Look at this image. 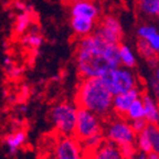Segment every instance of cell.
Instances as JSON below:
<instances>
[{
	"label": "cell",
	"instance_id": "18",
	"mask_svg": "<svg viewBox=\"0 0 159 159\" xmlns=\"http://www.w3.org/2000/svg\"><path fill=\"white\" fill-rule=\"evenodd\" d=\"M138 11L147 18H157L159 11V0H137Z\"/></svg>",
	"mask_w": 159,
	"mask_h": 159
},
{
	"label": "cell",
	"instance_id": "14",
	"mask_svg": "<svg viewBox=\"0 0 159 159\" xmlns=\"http://www.w3.org/2000/svg\"><path fill=\"white\" fill-rule=\"evenodd\" d=\"M142 98L145 109L144 118L146 122L152 125H159V105L157 99L148 93H143Z\"/></svg>",
	"mask_w": 159,
	"mask_h": 159
},
{
	"label": "cell",
	"instance_id": "16",
	"mask_svg": "<svg viewBox=\"0 0 159 159\" xmlns=\"http://www.w3.org/2000/svg\"><path fill=\"white\" fill-rule=\"evenodd\" d=\"M137 51H138L139 55H140L143 59L146 60L147 63H148L152 69L156 67L157 65L159 64V55L155 52L152 48L149 47L146 41H144V40H142V39H138V41H137Z\"/></svg>",
	"mask_w": 159,
	"mask_h": 159
},
{
	"label": "cell",
	"instance_id": "32",
	"mask_svg": "<svg viewBox=\"0 0 159 159\" xmlns=\"http://www.w3.org/2000/svg\"><path fill=\"white\" fill-rule=\"evenodd\" d=\"M120 159H127V158H124V157H122V158H120Z\"/></svg>",
	"mask_w": 159,
	"mask_h": 159
},
{
	"label": "cell",
	"instance_id": "19",
	"mask_svg": "<svg viewBox=\"0 0 159 159\" xmlns=\"http://www.w3.org/2000/svg\"><path fill=\"white\" fill-rule=\"evenodd\" d=\"M31 15H32V12L29 10V8L27 10H25V11H21L18 15L15 23V31L17 34H23V33H25L28 31L30 25L32 22Z\"/></svg>",
	"mask_w": 159,
	"mask_h": 159
},
{
	"label": "cell",
	"instance_id": "23",
	"mask_svg": "<svg viewBox=\"0 0 159 159\" xmlns=\"http://www.w3.org/2000/svg\"><path fill=\"white\" fill-rule=\"evenodd\" d=\"M104 142H105L104 134H98V135H94V136L83 140L82 144H83L84 149L86 150V152H93V150H95V149L98 148Z\"/></svg>",
	"mask_w": 159,
	"mask_h": 159
},
{
	"label": "cell",
	"instance_id": "5",
	"mask_svg": "<svg viewBox=\"0 0 159 159\" xmlns=\"http://www.w3.org/2000/svg\"><path fill=\"white\" fill-rule=\"evenodd\" d=\"M102 80L113 95L127 92L129 89L138 86V80L133 70L122 65L104 74Z\"/></svg>",
	"mask_w": 159,
	"mask_h": 159
},
{
	"label": "cell",
	"instance_id": "25",
	"mask_svg": "<svg viewBox=\"0 0 159 159\" xmlns=\"http://www.w3.org/2000/svg\"><path fill=\"white\" fill-rule=\"evenodd\" d=\"M149 87L156 99H159V64L154 67L152 74L149 79Z\"/></svg>",
	"mask_w": 159,
	"mask_h": 159
},
{
	"label": "cell",
	"instance_id": "6",
	"mask_svg": "<svg viewBox=\"0 0 159 159\" xmlns=\"http://www.w3.org/2000/svg\"><path fill=\"white\" fill-rule=\"evenodd\" d=\"M103 132H104V124L103 119L98 115L89 109L79 108L74 132V136L77 139L83 142L94 135L103 134Z\"/></svg>",
	"mask_w": 159,
	"mask_h": 159
},
{
	"label": "cell",
	"instance_id": "3",
	"mask_svg": "<svg viewBox=\"0 0 159 159\" xmlns=\"http://www.w3.org/2000/svg\"><path fill=\"white\" fill-rule=\"evenodd\" d=\"M79 107L72 102H61L51 109L50 117L57 135H74Z\"/></svg>",
	"mask_w": 159,
	"mask_h": 159
},
{
	"label": "cell",
	"instance_id": "31",
	"mask_svg": "<svg viewBox=\"0 0 159 159\" xmlns=\"http://www.w3.org/2000/svg\"><path fill=\"white\" fill-rule=\"evenodd\" d=\"M157 18H159V11H158V15H157Z\"/></svg>",
	"mask_w": 159,
	"mask_h": 159
},
{
	"label": "cell",
	"instance_id": "15",
	"mask_svg": "<svg viewBox=\"0 0 159 159\" xmlns=\"http://www.w3.org/2000/svg\"><path fill=\"white\" fill-rule=\"evenodd\" d=\"M27 142V135L25 132H15L7 135L3 138V146L6 147L9 155H16L20 149L25 146Z\"/></svg>",
	"mask_w": 159,
	"mask_h": 159
},
{
	"label": "cell",
	"instance_id": "17",
	"mask_svg": "<svg viewBox=\"0 0 159 159\" xmlns=\"http://www.w3.org/2000/svg\"><path fill=\"white\" fill-rule=\"evenodd\" d=\"M119 60H120V65L127 69H134L137 64V59L133 50L124 43H119Z\"/></svg>",
	"mask_w": 159,
	"mask_h": 159
},
{
	"label": "cell",
	"instance_id": "2",
	"mask_svg": "<svg viewBox=\"0 0 159 159\" xmlns=\"http://www.w3.org/2000/svg\"><path fill=\"white\" fill-rule=\"evenodd\" d=\"M113 96L102 77L82 79L75 93L74 103L79 108L89 109L102 119H108L113 114Z\"/></svg>",
	"mask_w": 159,
	"mask_h": 159
},
{
	"label": "cell",
	"instance_id": "30",
	"mask_svg": "<svg viewBox=\"0 0 159 159\" xmlns=\"http://www.w3.org/2000/svg\"><path fill=\"white\" fill-rule=\"evenodd\" d=\"M64 1H65V2H70V3H71L72 1H74V0H64Z\"/></svg>",
	"mask_w": 159,
	"mask_h": 159
},
{
	"label": "cell",
	"instance_id": "4",
	"mask_svg": "<svg viewBox=\"0 0 159 159\" xmlns=\"http://www.w3.org/2000/svg\"><path fill=\"white\" fill-rule=\"evenodd\" d=\"M105 140L122 148L128 145H135L137 134L134 132L130 122L125 117H109L104 125Z\"/></svg>",
	"mask_w": 159,
	"mask_h": 159
},
{
	"label": "cell",
	"instance_id": "11",
	"mask_svg": "<svg viewBox=\"0 0 159 159\" xmlns=\"http://www.w3.org/2000/svg\"><path fill=\"white\" fill-rule=\"evenodd\" d=\"M137 37L148 43V45L159 55V31L152 23H142L137 28Z\"/></svg>",
	"mask_w": 159,
	"mask_h": 159
},
{
	"label": "cell",
	"instance_id": "22",
	"mask_svg": "<svg viewBox=\"0 0 159 159\" xmlns=\"http://www.w3.org/2000/svg\"><path fill=\"white\" fill-rule=\"evenodd\" d=\"M135 145H136L137 150L144 152H146V154H148V152H150L152 150V143H150V139H149L146 130L137 134L136 143H135Z\"/></svg>",
	"mask_w": 159,
	"mask_h": 159
},
{
	"label": "cell",
	"instance_id": "28",
	"mask_svg": "<svg viewBox=\"0 0 159 159\" xmlns=\"http://www.w3.org/2000/svg\"><path fill=\"white\" fill-rule=\"evenodd\" d=\"M133 159H147V154L144 152H140V150H137V152L133 157Z\"/></svg>",
	"mask_w": 159,
	"mask_h": 159
},
{
	"label": "cell",
	"instance_id": "13",
	"mask_svg": "<svg viewBox=\"0 0 159 159\" xmlns=\"http://www.w3.org/2000/svg\"><path fill=\"white\" fill-rule=\"evenodd\" d=\"M96 21L83 17H71V29L75 35L80 38L86 37L96 29Z\"/></svg>",
	"mask_w": 159,
	"mask_h": 159
},
{
	"label": "cell",
	"instance_id": "21",
	"mask_svg": "<svg viewBox=\"0 0 159 159\" xmlns=\"http://www.w3.org/2000/svg\"><path fill=\"white\" fill-rule=\"evenodd\" d=\"M22 42L31 49H39L43 43V37L38 30H31L23 35Z\"/></svg>",
	"mask_w": 159,
	"mask_h": 159
},
{
	"label": "cell",
	"instance_id": "7",
	"mask_svg": "<svg viewBox=\"0 0 159 159\" xmlns=\"http://www.w3.org/2000/svg\"><path fill=\"white\" fill-rule=\"evenodd\" d=\"M82 142L74 135H57L53 145V159H86Z\"/></svg>",
	"mask_w": 159,
	"mask_h": 159
},
{
	"label": "cell",
	"instance_id": "12",
	"mask_svg": "<svg viewBox=\"0 0 159 159\" xmlns=\"http://www.w3.org/2000/svg\"><path fill=\"white\" fill-rule=\"evenodd\" d=\"M122 157L120 149L107 140H105L97 149L87 152L86 155V159H120Z\"/></svg>",
	"mask_w": 159,
	"mask_h": 159
},
{
	"label": "cell",
	"instance_id": "8",
	"mask_svg": "<svg viewBox=\"0 0 159 159\" xmlns=\"http://www.w3.org/2000/svg\"><path fill=\"white\" fill-rule=\"evenodd\" d=\"M95 31L102 35L107 42L113 43V44L122 43L124 31H123L122 25L119 22V20L115 16H104L102 19L99 20V22L97 23Z\"/></svg>",
	"mask_w": 159,
	"mask_h": 159
},
{
	"label": "cell",
	"instance_id": "24",
	"mask_svg": "<svg viewBox=\"0 0 159 159\" xmlns=\"http://www.w3.org/2000/svg\"><path fill=\"white\" fill-rule=\"evenodd\" d=\"M146 133L152 143V150L159 154V125L148 124L146 127Z\"/></svg>",
	"mask_w": 159,
	"mask_h": 159
},
{
	"label": "cell",
	"instance_id": "10",
	"mask_svg": "<svg viewBox=\"0 0 159 159\" xmlns=\"http://www.w3.org/2000/svg\"><path fill=\"white\" fill-rule=\"evenodd\" d=\"M70 15L71 17H83L97 21L101 9L92 0H74L70 5Z\"/></svg>",
	"mask_w": 159,
	"mask_h": 159
},
{
	"label": "cell",
	"instance_id": "1",
	"mask_svg": "<svg viewBox=\"0 0 159 159\" xmlns=\"http://www.w3.org/2000/svg\"><path fill=\"white\" fill-rule=\"evenodd\" d=\"M119 44L107 42L94 31L89 35L80 38L75 48V63L81 79L102 77L120 65Z\"/></svg>",
	"mask_w": 159,
	"mask_h": 159
},
{
	"label": "cell",
	"instance_id": "29",
	"mask_svg": "<svg viewBox=\"0 0 159 159\" xmlns=\"http://www.w3.org/2000/svg\"><path fill=\"white\" fill-rule=\"evenodd\" d=\"M147 159H159V154L154 150H152L150 152L147 154Z\"/></svg>",
	"mask_w": 159,
	"mask_h": 159
},
{
	"label": "cell",
	"instance_id": "9",
	"mask_svg": "<svg viewBox=\"0 0 159 159\" xmlns=\"http://www.w3.org/2000/svg\"><path fill=\"white\" fill-rule=\"evenodd\" d=\"M143 93L144 92L139 89V86H137L129 89L127 92L114 95L112 104L113 115L118 117H125L127 111L130 107V105L133 104V102L139 98V97H142Z\"/></svg>",
	"mask_w": 159,
	"mask_h": 159
},
{
	"label": "cell",
	"instance_id": "20",
	"mask_svg": "<svg viewBox=\"0 0 159 159\" xmlns=\"http://www.w3.org/2000/svg\"><path fill=\"white\" fill-rule=\"evenodd\" d=\"M144 115H145L144 102H143L142 97H139L136 101H134L133 104L130 105L126 115H125V118L128 119L129 122H132V120H135V119L144 118Z\"/></svg>",
	"mask_w": 159,
	"mask_h": 159
},
{
	"label": "cell",
	"instance_id": "27",
	"mask_svg": "<svg viewBox=\"0 0 159 159\" xmlns=\"http://www.w3.org/2000/svg\"><path fill=\"white\" fill-rule=\"evenodd\" d=\"M16 8H17L19 11H25V10L28 9V6L25 5V2H22V1H17V2H16Z\"/></svg>",
	"mask_w": 159,
	"mask_h": 159
},
{
	"label": "cell",
	"instance_id": "26",
	"mask_svg": "<svg viewBox=\"0 0 159 159\" xmlns=\"http://www.w3.org/2000/svg\"><path fill=\"white\" fill-rule=\"evenodd\" d=\"M130 125H132L134 132L136 133V134H139V133L144 132L145 129H146L148 123L146 122V119L145 118H139V119L132 120V122H130Z\"/></svg>",
	"mask_w": 159,
	"mask_h": 159
}]
</instances>
